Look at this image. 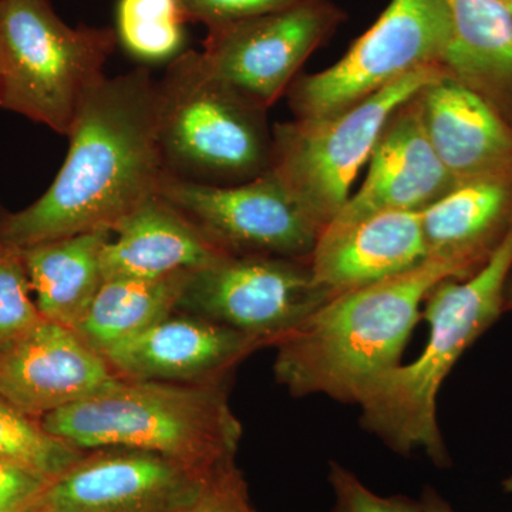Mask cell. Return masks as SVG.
I'll use <instances>...</instances> for the list:
<instances>
[{"mask_svg":"<svg viewBox=\"0 0 512 512\" xmlns=\"http://www.w3.org/2000/svg\"><path fill=\"white\" fill-rule=\"evenodd\" d=\"M69 153L45 194L0 222V245L42 242L114 227L160 190L157 80L147 67L103 76L67 134Z\"/></svg>","mask_w":512,"mask_h":512,"instance_id":"6da1fadb","label":"cell"},{"mask_svg":"<svg viewBox=\"0 0 512 512\" xmlns=\"http://www.w3.org/2000/svg\"><path fill=\"white\" fill-rule=\"evenodd\" d=\"M478 268L429 256L402 274L333 296L276 343V382L293 397L322 394L359 403L377 377L402 365L430 292Z\"/></svg>","mask_w":512,"mask_h":512,"instance_id":"7a4b0ae2","label":"cell"},{"mask_svg":"<svg viewBox=\"0 0 512 512\" xmlns=\"http://www.w3.org/2000/svg\"><path fill=\"white\" fill-rule=\"evenodd\" d=\"M512 269V222L490 258L466 278L446 279L424 302L429 339L410 365L377 377L357 406L360 423L402 456L424 451L436 466H450L437 421V397L460 357L504 315Z\"/></svg>","mask_w":512,"mask_h":512,"instance_id":"3957f363","label":"cell"},{"mask_svg":"<svg viewBox=\"0 0 512 512\" xmlns=\"http://www.w3.org/2000/svg\"><path fill=\"white\" fill-rule=\"evenodd\" d=\"M40 423L79 450L150 451L202 471L234 460L242 439L225 380L171 383L119 376L82 402L46 414Z\"/></svg>","mask_w":512,"mask_h":512,"instance_id":"277c9868","label":"cell"},{"mask_svg":"<svg viewBox=\"0 0 512 512\" xmlns=\"http://www.w3.org/2000/svg\"><path fill=\"white\" fill-rule=\"evenodd\" d=\"M266 109L208 69L201 53L171 60L157 80V134L165 175L208 185L247 183L271 170Z\"/></svg>","mask_w":512,"mask_h":512,"instance_id":"5b68a950","label":"cell"},{"mask_svg":"<svg viewBox=\"0 0 512 512\" xmlns=\"http://www.w3.org/2000/svg\"><path fill=\"white\" fill-rule=\"evenodd\" d=\"M110 28H72L47 0H0V109L70 133L116 47Z\"/></svg>","mask_w":512,"mask_h":512,"instance_id":"8992f818","label":"cell"},{"mask_svg":"<svg viewBox=\"0 0 512 512\" xmlns=\"http://www.w3.org/2000/svg\"><path fill=\"white\" fill-rule=\"evenodd\" d=\"M444 73L441 64L421 67L338 113L275 124L271 171L322 232L348 202L393 111Z\"/></svg>","mask_w":512,"mask_h":512,"instance_id":"52a82bcc","label":"cell"},{"mask_svg":"<svg viewBox=\"0 0 512 512\" xmlns=\"http://www.w3.org/2000/svg\"><path fill=\"white\" fill-rule=\"evenodd\" d=\"M451 37L444 0H392L346 55L288 90L295 119H319L367 99L421 67L441 64Z\"/></svg>","mask_w":512,"mask_h":512,"instance_id":"ba28073f","label":"cell"},{"mask_svg":"<svg viewBox=\"0 0 512 512\" xmlns=\"http://www.w3.org/2000/svg\"><path fill=\"white\" fill-rule=\"evenodd\" d=\"M333 296L316 284L309 259L227 255L188 275L177 311L275 346Z\"/></svg>","mask_w":512,"mask_h":512,"instance_id":"9c48e42d","label":"cell"},{"mask_svg":"<svg viewBox=\"0 0 512 512\" xmlns=\"http://www.w3.org/2000/svg\"><path fill=\"white\" fill-rule=\"evenodd\" d=\"M158 194L228 255L309 259L322 234L271 170L235 185L164 175Z\"/></svg>","mask_w":512,"mask_h":512,"instance_id":"30bf717a","label":"cell"},{"mask_svg":"<svg viewBox=\"0 0 512 512\" xmlns=\"http://www.w3.org/2000/svg\"><path fill=\"white\" fill-rule=\"evenodd\" d=\"M345 18L333 0H301L291 8L208 29L200 53L222 82L268 110Z\"/></svg>","mask_w":512,"mask_h":512,"instance_id":"8fae6325","label":"cell"},{"mask_svg":"<svg viewBox=\"0 0 512 512\" xmlns=\"http://www.w3.org/2000/svg\"><path fill=\"white\" fill-rule=\"evenodd\" d=\"M93 451L50 483L40 512H175L194 500L211 471L150 451Z\"/></svg>","mask_w":512,"mask_h":512,"instance_id":"7c38bea8","label":"cell"},{"mask_svg":"<svg viewBox=\"0 0 512 512\" xmlns=\"http://www.w3.org/2000/svg\"><path fill=\"white\" fill-rule=\"evenodd\" d=\"M117 377L76 330L46 319L0 349V396L37 420L82 402Z\"/></svg>","mask_w":512,"mask_h":512,"instance_id":"4fadbf2b","label":"cell"},{"mask_svg":"<svg viewBox=\"0 0 512 512\" xmlns=\"http://www.w3.org/2000/svg\"><path fill=\"white\" fill-rule=\"evenodd\" d=\"M266 346L256 336L175 311L101 355L126 379L210 383L227 380L242 360Z\"/></svg>","mask_w":512,"mask_h":512,"instance_id":"5bb4252c","label":"cell"},{"mask_svg":"<svg viewBox=\"0 0 512 512\" xmlns=\"http://www.w3.org/2000/svg\"><path fill=\"white\" fill-rule=\"evenodd\" d=\"M419 93L393 111L362 187L329 225L343 227L383 211H421L457 183L431 147Z\"/></svg>","mask_w":512,"mask_h":512,"instance_id":"9a60e30c","label":"cell"},{"mask_svg":"<svg viewBox=\"0 0 512 512\" xmlns=\"http://www.w3.org/2000/svg\"><path fill=\"white\" fill-rule=\"evenodd\" d=\"M429 258L420 211H383L320 234L309 264L333 295L392 278Z\"/></svg>","mask_w":512,"mask_h":512,"instance_id":"2e32d148","label":"cell"},{"mask_svg":"<svg viewBox=\"0 0 512 512\" xmlns=\"http://www.w3.org/2000/svg\"><path fill=\"white\" fill-rule=\"evenodd\" d=\"M101 252L103 279L191 274L228 254L160 194L124 217Z\"/></svg>","mask_w":512,"mask_h":512,"instance_id":"e0dca14e","label":"cell"},{"mask_svg":"<svg viewBox=\"0 0 512 512\" xmlns=\"http://www.w3.org/2000/svg\"><path fill=\"white\" fill-rule=\"evenodd\" d=\"M419 99L431 147L454 180L512 163V127L466 84L444 73Z\"/></svg>","mask_w":512,"mask_h":512,"instance_id":"ac0fdd59","label":"cell"},{"mask_svg":"<svg viewBox=\"0 0 512 512\" xmlns=\"http://www.w3.org/2000/svg\"><path fill=\"white\" fill-rule=\"evenodd\" d=\"M420 215L429 256L483 265L512 222V163L457 181Z\"/></svg>","mask_w":512,"mask_h":512,"instance_id":"d6986e66","label":"cell"},{"mask_svg":"<svg viewBox=\"0 0 512 512\" xmlns=\"http://www.w3.org/2000/svg\"><path fill=\"white\" fill-rule=\"evenodd\" d=\"M451 37L441 66L512 127V16L501 0H444Z\"/></svg>","mask_w":512,"mask_h":512,"instance_id":"ffe728a7","label":"cell"},{"mask_svg":"<svg viewBox=\"0 0 512 512\" xmlns=\"http://www.w3.org/2000/svg\"><path fill=\"white\" fill-rule=\"evenodd\" d=\"M111 231L83 232L20 249L43 319L76 329L103 285L101 252Z\"/></svg>","mask_w":512,"mask_h":512,"instance_id":"44dd1931","label":"cell"},{"mask_svg":"<svg viewBox=\"0 0 512 512\" xmlns=\"http://www.w3.org/2000/svg\"><path fill=\"white\" fill-rule=\"evenodd\" d=\"M188 275L107 279L74 330L84 342L103 353L177 311Z\"/></svg>","mask_w":512,"mask_h":512,"instance_id":"7402d4cb","label":"cell"},{"mask_svg":"<svg viewBox=\"0 0 512 512\" xmlns=\"http://www.w3.org/2000/svg\"><path fill=\"white\" fill-rule=\"evenodd\" d=\"M117 40L144 62L175 59L183 49L187 22L180 0H119Z\"/></svg>","mask_w":512,"mask_h":512,"instance_id":"603a6c76","label":"cell"},{"mask_svg":"<svg viewBox=\"0 0 512 512\" xmlns=\"http://www.w3.org/2000/svg\"><path fill=\"white\" fill-rule=\"evenodd\" d=\"M84 454L86 451L47 433L40 420L0 396V458L15 461L55 480Z\"/></svg>","mask_w":512,"mask_h":512,"instance_id":"cb8c5ba5","label":"cell"},{"mask_svg":"<svg viewBox=\"0 0 512 512\" xmlns=\"http://www.w3.org/2000/svg\"><path fill=\"white\" fill-rule=\"evenodd\" d=\"M19 249L0 245V349L42 322Z\"/></svg>","mask_w":512,"mask_h":512,"instance_id":"d4e9b609","label":"cell"},{"mask_svg":"<svg viewBox=\"0 0 512 512\" xmlns=\"http://www.w3.org/2000/svg\"><path fill=\"white\" fill-rule=\"evenodd\" d=\"M329 483L335 495L333 512H426L421 500L373 493L356 474L336 461L329 463Z\"/></svg>","mask_w":512,"mask_h":512,"instance_id":"484cf974","label":"cell"},{"mask_svg":"<svg viewBox=\"0 0 512 512\" xmlns=\"http://www.w3.org/2000/svg\"><path fill=\"white\" fill-rule=\"evenodd\" d=\"M232 461L211 470L194 500L175 512H255Z\"/></svg>","mask_w":512,"mask_h":512,"instance_id":"4316f807","label":"cell"},{"mask_svg":"<svg viewBox=\"0 0 512 512\" xmlns=\"http://www.w3.org/2000/svg\"><path fill=\"white\" fill-rule=\"evenodd\" d=\"M301 0H180L187 22L208 29L291 8Z\"/></svg>","mask_w":512,"mask_h":512,"instance_id":"83f0119b","label":"cell"},{"mask_svg":"<svg viewBox=\"0 0 512 512\" xmlns=\"http://www.w3.org/2000/svg\"><path fill=\"white\" fill-rule=\"evenodd\" d=\"M52 478L0 458V512H40Z\"/></svg>","mask_w":512,"mask_h":512,"instance_id":"f1b7e54d","label":"cell"},{"mask_svg":"<svg viewBox=\"0 0 512 512\" xmlns=\"http://www.w3.org/2000/svg\"><path fill=\"white\" fill-rule=\"evenodd\" d=\"M421 503H423L426 512H456L450 507L447 501H444L436 491L429 490L424 491L423 497H421Z\"/></svg>","mask_w":512,"mask_h":512,"instance_id":"f546056e","label":"cell"},{"mask_svg":"<svg viewBox=\"0 0 512 512\" xmlns=\"http://www.w3.org/2000/svg\"><path fill=\"white\" fill-rule=\"evenodd\" d=\"M504 312H512V269L504 289Z\"/></svg>","mask_w":512,"mask_h":512,"instance_id":"4dcf8cb0","label":"cell"},{"mask_svg":"<svg viewBox=\"0 0 512 512\" xmlns=\"http://www.w3.org/2000/svg\"><path fill=\"white\" fill-rule=\"evenodd\" d=\"M501 487H503L504 493L512 495V476L504 478L503 483H501Z\"/></svg>","mask_w":512,"mask_h":512,"instance_id":"1f68e13d","label":"cell"},{"mask_svg":"<svg viewBox=\"0 0 512 512\" xmlns=\"http://www.w3.org/2000/svg\"><path fill=\"white\" fill-rule=\"evenodd\" d=\"M5 217H6L5 212H3L2 208H0V222H2L3 218H5Z\"/></svg>","mask_w":512,"mask_h":512,"instance_id":"d6a6232c","label":"cell"},{"mask_svg":"<svg viewBox=\"0 0 512 512\" xmlns=\"http://www.w3.org/2000/svg\"><path fill=\"white\" fill-rule=\"evenodd\" d=\"M507 8L510 10L511 16H512V2L507 3Z\"/></svg>","mask_w":512,"mask_h":512,"instance_id":"836d02e7","label":"cell"},{"mask_svg":"<svg viewBox=\"0 0 512 512\" xmlns=\"http://www.w3.org/2000/svg\"><path fill=\"white\" fill-rule=\"evenodd\" d=\"M501 2H504V3H505V5H507V3L512 2V0H501Z\"/></svg>","mask_w":512,"mask_h":512,"instance_id":"e575fe53","label":"cell"}]
</instances>
